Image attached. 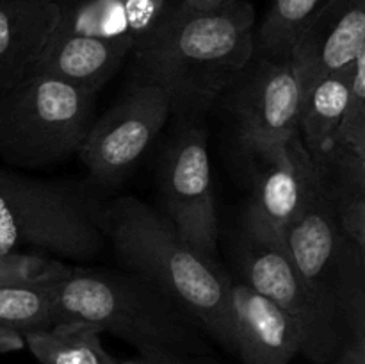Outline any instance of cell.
Masks as SVG:
<instances>
[{
  "instance_id": "cell-12",
  "label": "cell",
  "mask_w": 365,
  "mask_h": 364,
  "mask_svg": "<svg viewBox=\"0 0 365 364\" xmlns=\"http://www.w3.org/2000/svg\"><path fill=\"white\" fill-rule=\"evenodd\" d=\"M234 352L245 364H291L302 353L294 321L245 280L230 278L228 289Z\"/></svg>"
},
{
  "instance_id": "cell-10",
  "label": "cell",
  "mask_w": 365,
  "mask_h": 364,
  "mask_svg": "<svg viewBox=\"0 0 365 364\" xmlns=\"http://www.w3.org/2000/svg\"><path fill=\"white\" fill-rule=\"evenodd\" d=\"M160 189L168 220L196 252L217 261V214L207 132L182 128L160 161Z\"/></svg>"
},
{
  "instance_id": "cell-1",
  "label": "cell",
  "mask_w": 365,
  "mask_h": 364,
  "mask_svg": "<svg viewBox=\"0 0 365 364\" xmlns=\"http://www.w3.org/2000/svg\"><path fill=\"white\" fill-rule=\"evenodd\" d=\"M253 25L255 11L248 0H227L209 11L180 4L134 39L130 54L138 79L163 89L171 113H202L255 56Z\"/></svg>"
},
{
  "instance_id": "cell-9",
  "label": "cell",
  "mask_w": 365,
  "mask_h": 364,
  "mask_svg": "<svg viewBox=\"0 0 365 364\" xmlns=\"http://www.w3.org/2000/svg\"><path fill=\"white\" fill-rule=\"evenodd\" d=\"M228 91L239 139L252 153L266 159L298 134L299 86L289 59L255 52Z\"/></svg>"
},
{
  "instance_id": "cell-4",
  "label": "cell",
  "mask_w": 365,
  "mask_h": 364,
  "mask_svg": "<svg viewBox=\"0 0 365 364\" xmlns=\"http://www.w3.org/2000/svg\"><path fill=\"white\" fill-rule=\"evenodd\" d=\"M98 211L63 182L0 170V256L93 259L106 243Z\"/></svg>"
},
{
  "instance_id": "cell-3",
  "label": "cell",
  "mask_w": 365,
  "mask_h": 364,
  "mask_svg": "<svg viewBox=\"0 0 365 364\" xmlns=\"http://www.w3.org/2000/svg\"><path fill=\"white\" fill-rule=\"evenodd\" d=\"M84 321L130 343L139 357H207L198 321L150 278L125 270L68 268L59 284L53 325Z\"/></svg>"
},
{
  "instance_id": "cell-11",
  "label": "cell",
  "mask_w": 365,
  "mask_h": 364,
  "mask_svg": "<svg viewBox=\"0 0 365 364\" xmlns=\"http://www.w3.org/2000/svg\"><path fill=\"white\" fill-rule=\"evenodd\" d=\"M365 50V0H324L299 31L291 54L299 93L344 70Z\"/></svg>"
},
{
  "instance_id": "cell-6",
  "label": "cell",
  "mask_w": 365,
  "mask_h": 364,
  "mask_svg": "<svg viewBox=\"0 0 365 364\" xmlns=\"http://www.w3.org/2000/svg\"><path fill=\"white\" fill-rule=\"evenodd\" d=\"M239 271L241 280L277 303L294 321L302 335L303 355L324 364L341 350L339 310L307 284L285 248L246 238Z\"/></svg>"
},
{
  "instance_id": "cell-2",
  "label": "cell",
  "mask_w": 365,
  "mask_h": 364,
  "mask_svg": "<svg viewBox=\"0 0 365 364\" xmlns=\"http://www.w3.org/2000/svg\"><path fill=\"white\" fill-rule=\"evenodd\" d=\"M100 227L127 270L150 278L180 303L207 335L234 352L230 275L196 252L159 211L138 196H118L100 206Z\"/></svg>"
},
{
  "instance_id": "cell-16",
  "label": "cell",
  "mask_w": 365,
  "mask_h": 364,
  "mask_svg": "<svg viewBox=\"0 0 365 364\" xmlns=\"http://www.w3.org/2000/svg\"><path fill=\"white\" fill-rule=\"evenodd\" d=\"M351 66L319 79L299 93L298 134L316 166H323L349 100Z\"/></svg>"
},
{
  "instance_id": "cell-23",
  "label": "cell",
  "mask_w": 365,
  "mask_h": 364,
  "mask_svg": "<svg viewBox=\"0 0 365 364\" xmlns=\"http://www.w3.org/2000/svg\"><path fill=\"white\" fill-rule=\"evenodd\" d=\"M132 39L145 36L164 14L166 0H121Z\"/></svg>"
},
{
  "instance_id": "cell-19",
  "label": "cell",
  "mask_w": 365,
  "mask_h": 364,
  "mask_svg": "<svg viewBox=\"0 0 365 364\" xmlns=\"http://www.w3.org/2000/svg\"><path fill=\"white\" fill-rule=\"evenodd\" d=\"M324 0H271L255 49L269 59H287L299 31Z\"/></svg>"
},
{
  "instance_id": "cell-15",
  "label": "cell",
  "mask_w": 365,
  "mask_h": 364,
  "mask_svg": "<svg viewBox=\"0 0 365 364\" xmlns=\"http://www.w3.org/2000/svg\"><path fill=\"white\" fill-rule=\"evenodd\" d=\"M132 36L103 39L53 31L34 74H45L75 88L95 93L120 70L130 54Z\"/></svg>"
},
{
  "instance_id": "cell-17",
  "label": "cell",
  "mask_w": 365,
  "mask_h": 364,
  "mask_svg": "<svg viewBox=\"0 0 365 364\" xmlns=\"http://www.w3.org/2000/svg\"><path fill=\"white\" fill-rule=\"evenodd\" d=\"M68 268L70 266L53 259V263L36 277L0 285V320L16 328L21 335L52 327L59 284Z\"/></svg>"
},
{
  "instance_id": "cell-5",
  "label": "cell",
  "mask_w": 365,
  "mask_h": 364,
  "mask_svg": "<svg viewBox=\"0 0 365 364\" xmlns=\"http://www.w3.org/2000/svg\"><path fill=\"white\" fill-rule=\"evenodd\" d=\"M96 95L45 74L0 91V157L11 166L45 168L78 152Z\"/></svg>"
},
{
  "instance_id": "cell-21",
  "label": "cell",
  "mask_w": 365,
  "mask_h": 364,
  "mask_svg": "<svg viewBox=\"0 0 365 364\" xmlns=\"http://www.w3.org/2000/svg\"><path fill=\"white\" fill-rule=\"evenodd\" d=\"M331 191L342 236L349 245L365 253V189L331 184Z\"/></svg>"
},
{
  "instance_id": "cell-24",
  "label": "cell",
  "mask_w": 365,
  "mask_h": 364,
  "mask_svg": "<svg viewBox=\"0 0 365 364\" xmlns=\"http://www.w3.org/2000/svg\"><path fill=\"white\" fill-rule=\"evenodd\" d=\"M337 364H365V338H351L337 352Z\"/></svg>"
},
{
  "instance_id": "cell-18",
  "label": "cell",
  "mask_w": 365,
  "mask_h": 364,
  "mask_svg": "<svg viewBox=\"0 0 365 364\" xmlns=\"http://www.w3.org/2000/svg\"><path fill=\"white\" fill-rule=\"evenodd\" d=\"M102 330L84 321H63L27 332L25 346L41 364H118L102 345Z\"/></svg>"
},
{
  "instance_id": "cell-7",
  "label": "cell",
  "mask_w": 365,
  "mask_h": 364,
  "mask_svg": "<svg viewBox=\"0 0 365 364\" xmlns=\"http://www.w3.org/2000/svg\"><path fill=\"white\" fill-rule=\"evenodd\" d=\"M284 248L298 273L339 310L342 275L353 256H365L342 236L327 173L309 159L302 200L285 232ZM341 316V314H339Z\"/></svg>"
},
{
  "instance_id": "cell-13",
  "label": "cell",
  "mask_w": 365,
  "mask_h": 364,
  "mask_svg": "<svg viewBox=\"0 0 365 364\" xmlns=\"http://www.w3.org/2000/svg\"><path fill=\"white\" fill-rule=\"evenodd\" d=\"M309 159L299 134L284 150L264 159L255 195L246 211L248 239L284 248L285 232L302 200Z\"/></svg>"
},
{
  "instance_id": "cell-27",
  "label": "cell",
  "mask_w": 365,
  "mask_h": 364,
  "mask_svg": "<svg viewBox=\"0 0 365 364\" xmlns=\"http://www.w3.org/2000/svg\"><path fill=\"white\" fill-rule=\"evenodd\" d=\"M227 0H182V4L191 9H198V11H209V9H216L220 7L221 4H225Z\"/></svg>"
},
{
  "instance_id": "cell-20",
  "label": "cell",
  "mask_w": 365,
  "mask_h": 364,
  "mask_svg": "<svg viewBox=\"0 0 365 364\" xmlns=\"http://www.w3.org/2000/svg\"><path fill=\"white\" fill-rule=\"evenodd\" d=\"M56 32L103 39L130 36L121 0H78L61 6Z\"/></svg>"
},
{
  "instance_id": "cell-14",
  "label": "cell",
  "mask_w": 365,
  "mask_h": 364,
  "mask_svg": "<svg viewBox=\"0 0 365 364\" xmlns=\"http://www.w3.org/2000/svg\"><path fill=\"white\" fill-rule=\"evenodd\" d=\"M59 14L57 0H0V91L34 74Z\"/></svg>"
},
{
  "instance_id": "cell-25",
  "label": "cell",
  "mask_w": 365,
  "mask_h": 364,
  "mask_svg": "<svg viewBox=\"0 0 365 364\" xmlns=\"http://www.w3.org/2000/svg\"><path fill=\"white\" fill-rule=\"evenodd\" d=\"M21 348H25L24 335L16 328H13L6 321L0 320V353L18 352Z\"/></svg>"
},
{
  "instance_id": "cell-26",
  "label": "cell",
  "mask_w": 365,
  "mask_h": 364,
  "mask_svg": "<svg viewBox=\"0 0 365 364\" xmlns=\"http://www.w3.org/2000/svg\"><path fill=\"white\" fill-rule=\"evenodd\" d=\"M118 364H212L207 357H171V359H148V357H138V359L118 360Z\"/></svg>"
},
{
  "instance_id": "cell-8",
  "label": "cell",
  "mask_w": 365,
  "mask_h": 364,
  "mask_svg": "<svg viewBox=\"0 0 365 364\" xmlns=\"http://www.w3.org/2000/svg\"><path fill=\"white\" fill-rule=\"evenodd\" d=\"M171 114L159 86L138 79L102 118L93 121L78 157L100 184H116L143 159Z\"/></svg>"
},
{
  "instance_id": "cell-22",
  "label": "cell",
  "mask_w": 365,
  "mask_h": 364,
  "mask_svg": "<svg viewBox=\"0 0 365 364\" xmlns=\"http://www.w3.org/2000/svg\"><path fill=\"white\" fill-rule=\"evenodd\" d=\"M52 263V257L36 253H4L0 256V285L16 284L36 277Z\"/></svg>"
}]
</instances>
